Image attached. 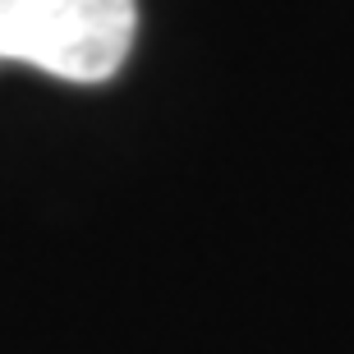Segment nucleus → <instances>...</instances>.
I'll return each mask as SVG.
<instances>
[{
	"label": "nucleus",
	"instance_id": "nucleus-1",
	"mask_svg": "<svg viewBox=\"0 0 354 354\" xmlns=\"http://www.w3.org/2000/svg\"><path fill=\"white\" fill-rule=\"evenodd\" d=\"M138 32V0H0V60L106 83Z\"/></svg>",
	"mask_w": 354,
	"mask_h": 354
}]
</instances>
